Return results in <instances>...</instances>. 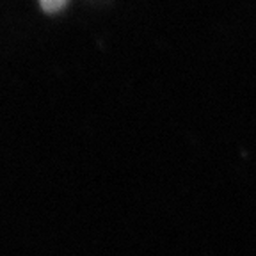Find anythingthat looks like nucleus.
<instances>
[{
  "instance_id": "nucleus-1",
  "label": "nucleus",
  "mask_w": 256,
  "mask_h": 256,
  "mask_svg": "<svg viewBox=\"0 0 256 256\" xmlns=\"http://www.w3.org/2000/svg\"><path fill=\"white\" fill-rule=\"evenodd\" d=\"M66 2H68V0H40L41 8L48 12H56V11H59V9H62L64 6H66Z\"/></svg>"
}]
</instances>
